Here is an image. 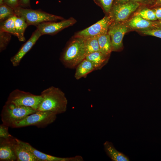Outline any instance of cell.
Segmentation results:
<instances>
[{
  "label": "cell",
  "instance_id": "21",
  "mask_svg": "<svg viewBox=\"0 0 161 161\" xmlns=\"http://www.w3.org/2000/svg\"><path fill=\"white\" fill-rule=\"evenodd\" d=\"M16 16H14L0 22V31L5 32L17 37L15 28Z\"/></svg>",
  "mask_w": 161,
  "mask_h": 161
},
{
  "label": "cell",
  "instance_id": "9",
  "mask_svg": "<svg viewBox=\"0 0 161 161\" xmlns=\"http://www.w3.org/2000/svg\"><path fill=\"white\" fill-rule=\"evenodd\" d=\"M111 22L108 16L106 15L102 19L83 30L76 32L73 37L86 39L97 38L107 33L109 27Z\"/></svg>",
  "mask_w": 161,
  "mask_h": 161
},
{
  "label": "cell",
  "instance_id": "29",
  "mask_svg": "<svg viewBox=\"0 0 161 161\" xmlns=\"http://www.w3.org/2000/svg\"><path fill=\"white\" fill-rule=\"evenodd\" d=\"M151 0H114L113 4L123 3L129 1H133L139 3L144 5L149 4Z\"/></svg>",
  "mask_w": 161,
  "mask_h": 161
},
{
  "label": "cell",
  "instance_id": "16",
  "mask_svg": "<svg viewBox=\"0 0 161 161\" xmlns=\"http://www.w3.org/2000/svg\"><path fill=\"white\" fill-rule=\"evenodd\" d=\"M104 150L108 157L113 161H129L128 157L117 150L111 142L106 141L103 144Z\"/></svg>",
  "mask_w": 161,
  "mask_h": 161
},
{
  "label": "cell",
  "instance_id": "14",
  "mask_svg": "<svg viewBox=\"0 0 161 161\" xmlns=\"http://www.w3.org/2000/svg\"><path fill=\"white\" fill-rule=\"evenodd\" d=\"M126 21L131 31L156 28L155 21L147 20L137 15H134Z\"/></svg>",
  "mask_w": 161,
  "mask_h": 161
},
{
  "label": "cell",
  "instance_id": "23",
  "mask_svg": "<svg viewBox=\"0 0 161 161\" xmlns=\"http://www.w3.org/2000/svg\"><path fill=\"white\" fill-rule=\"evenodd\" d=\"M84 46L86 55L92 52L100 51L97 38L85 39Z\"/></svg>",
  "mask_w": 161,
  "mask_h": 161
},
{
  "label": "cell",
  "instance_id": "8",
  "mask_svg": "<svg viewBox=\"0 0 161 161\" xmlns=\"http://www.w3.org/2000/svg\"><path fill=\"white\" fill-rule=\"evenodd\" d=\"M130 31L126 21L111 23L107 33L110 38L112 52H120L123 49V38L127 32Z\"/></svg>",
  "mask_w": 161,
  "mask_h": 161
},
{
  "label": "cell",
  "instance_id": "25",
  "mask_svg": "<svg viewBox=\"0 0 161 161\" xmlns=\"http://www.w3.org/2000/svg\"><path fill=\"white\" fill-rule=\"evenodd\" d=\"M114 0H93L94 2L100 7L106 16H108L111 10Z\"/></svg>",
  "mask_w": 161,
  "mask_h": 161
},
{
  "label": "cell",
  "instance_id": "11",
  "mask_svg": "<svg viewBox=\"0 0 161 161\" xmlns=\"http://www.w3.org/2000/svg\"><path fill=\"white\" fill-rule=\"evenodd\" d=\"M41 35L37 29L32 33L29 39L22 45L18 52L10 58V62L13 66H17L19 65L24 56L31 49Z\"/></svg>",
  "mask_w": 161,
  "mask_h": 161
},
{
  "label": "cell",
  "instance_id": "20",
  "mask_svg": "<svg viewBox=\"0 0 161 161\" xmlns=\"http://www.w3.org/2000/svg\"><path fill=\"white\" fill-rule=\"evenodd\" d=\"M28 26L27 23L23 18L16 16L15 21V28L17 37L20 41H25L24 33Z\"/></svg>",
  "mask_w": 161,
  "mask_h": 161
},
{
  "label": "cell",
  "instance_id": "7",
  "mask_svg": "<svg viewBox=\"0 0 161 161\" xmlns=\"http://www.w3.org/2000/svg\"><path fill=\"white\" fill-rule=\"evenodd\" d=\"M42 100L41 95H34L17 89L10 94L6 102L30 107L37 111Z\"/></svg>",
  "mask_w": 161,
  "mask_h": 161
},
{
  "label": "cell",
  "instance_id": "15",
  "mask_svg": "<svg viewBox=\"0 0 161 161\" xmlns=\"http://www.w3.org/2000/svg\"><path fill=\"white\" fill-rule=\"evenodd\" d=\"M17 161H41L30 151L24 147L16 138L14 145Z\"/></svg>",
  "mask_w": 161,
  "mask_h": 161
},
{
  "label": "cell",
  "instance_id": "24",
  "mask_svg": "<svg viewBox=\"0 0 161 161\" xmlns=\"http://www.w3.org/2000/svg\"><path fill=\"white\" fill-rule=\"evenodd\" d=\"M14 16L13 8L4 3L0 4V22Z\"/></svg>",
  "mask_w": 161,
  "mask_h": 161
},
{
  "label": "cell",
  "instance_id": "17",
  "mask_svg": "<svg viewBox=\"0 0 161 161\" xmlns=\"http://www.w3.org/2000/svg\"><path fill=\"white\" fill-rule=\"evenodd\" d=\"M109 58L100 51H98L86 55L85 58L91 63L95 70H96L101 69L106 64Z\"/></svg>",
  "mask_w": 161,
  "mask_h": 161
},
{
  "label": "cell",
  "instance_id": "13",
  "mask_svg": "<svg viewBox=\"0 0 161 161\" xmlns=\"http://www.w3.org/2000/svg\"><path fill=\"white\" fill-rule=\"evenodd\" d=\"M0 160L17 161L14 145L16 138L13 137L7 138L0 139Z\"/></svg>",
  "mask_w": 161,
  "mask_h": 161
},
{
  "label": "cell",
  "instance_id": "33",
  "mask_svg": "<svg viewBox=\"0 0 161 161\" xmlns=\"http://www.w3.org/2000/svg\"><path fill=\"white\" fill-rule=\"evenodd\" d=\"M147 6L151 8L157 7H161V0H156L152 4Z\"/></svg>",
  "mask_w": 161,
  "mask_h": 161
},
{
  "label": "cell",
  "instance_id": "27",
  "mask_svg": "<svg viewBox=\"0 0 161 161\" xmlns=\"http://www.w3.org/2000/svg\"><path fill=\"white\" fill-rule=\"evenodd\" d=\"M136 31L145 35H151L161 38V28H153Z\"/></svg>",
  "mask_w": 161,
  "mask_h": 161
},
{
  "label": "cell",
  "instance_id": "6",
  "mask_svg": "<svg viewBox=\"0 0 161 161\" xmlns=\"http://www.w3.org/2000/svg\"><path fill=\"white\" fill-rule=\"evenodd\" d=\"M143 5L133 1L114 3L108 16L111 23L125 22Z\"/></svg>",
  "mask_w": 161,
  "mask_h": 161
},
{
  "label": "cell",
  "instance_id": "4",
  "mask_svg": "<svg viewBox=\"0 0 161 161\" xmlns=\"http://www.w3.org/2000/svg\"><path fill=\"white\" fill-rule=\"evenodd\" d=\"M37 111L33 108L6 102L1 113L3 123L11 127L15 123L21 121Z\"/></svg>",
  "mask_w": 161,
  "mask_h": 161
},
{
  "label": "cell",
  "instance_id": "36",
  "mask_svg": "<svg viewBox=\"0 0 161 161\" xmlns=\"http://www.w3.org/2000/svg\"><path fill=\"white\" fill-rule=\"evenodd\" d=\"M3 0H0V4L3 3Z\"/></svg>",
  "mask_w": 161,
  "mask_h": 161
},
{
  "label": "cell",
  "instance_id": "30",
  "mask_svg": "<svg viewBox=\"0 0 161 161\" xmlns=\"http://www.w3.org/2000/svg\"><path fill=\"white\" fill-rule=\"evenodd\" d=\"M19 0H3V3L10 7L14 9L19 6Z\"/></svg>",
  "mask_w": 161,
  "mask_h": 161
},
{
  "label": "cell",
  "instance_id": "2",
  "mask_svg": "<svg viewBox=\"0 0 161 161\" xmlns=\"http://www.w3.org/2000/svg\"><path fill=\"white\" fill-rule=\"evenodd\" d=\"M84 42V39L73 37L67 44L60 59L66 67H76L85 58Z\"/></svg>",
  "mask_w": 161,
  "mask_h": 161
},
{
  "label": "cell",
  "instance_id": "10",
  "mask_svg": "<svg viewBox=\"0 0 161 161\" xmlns=\"http://www.w3.org/2000/svg\"><path fill=\"white\" fill-rule=\"evenodd\" d=\"M77 22L73 17L64 19L58 22L48 21L42 23L36 26L42 35L56 34L64 29L71 26Z\"/></svg>",
  "mask_w": 161,
  "mask_h": 161
},
{
  "label": "cell",
  "instance_id": "28",
  "mask_svg": "<svg viewBox=\"0 0 161 161\" xmlns=\"http://www.w3.org/2000/svg\"><path fill=\"white\" fill-rule=\"evenodd\" d=\"M9 126L2 123L0 125V138L7 139L13 136L8 132Z\"/></svg>",
  "mask_w": 161,
  "mask_h": 161
},
{
  "label": "cell",
  "instance_id": "19",
  "mask_svg": "<svg viewBox=\"0 0 161 161\" xmlns=\"http://www.w3.org/2000/svg\"><path fill=\"white\" fill-rule=\"evenodd\" d=\"M97 39L100 48V51L107 56L110 57L112 51V45L110 38L107 33L102 35Z\"/></svg>",
  "mask_w": 161,
  "mask_h": 161
},
{
  "label": "cell",
  "instance_id": "32",
  "mask_svg": "<svg viewBox=\"0 0 161 161\" xmlns=\"http://www.w3.org/2000/svg\"><path fill=\"white\" fill-rule=\"evenodd\" d=\"M19 6L25 8L30 7V0H19Z\"/></svg>",
  "mask_w": 161,
  "mask_h": 161
},
{
  "label": "cell",
  "instance_id": "35",
  "mask_svg": "<svg viewBox=\"0 0 161 161\" xmlns=\"http://www.w3.org/2000/svg\"><path fill=\"white\" fill-rule=\"evenodd\" d=\"M156 0H151L149 4L147 6H149L154 3Z\"/></svg>",
  "mask_w": 161,
  "mask_h": 161
},
{
  "label": "cell",
  "instance_id": "34",
  "mask_svg": "<svg viewBox=\"0 0 161 161\" xmlns=\"http://www.w3.org/2000/svg\"><path fill=\"white\" fill-rule=\"evenodd\" d=\"M156 28H161V20L155 21Z\"/></svg>",
  "mask_w": 161,
  "mask_h": 161
},
{
  "label": "cell",
  "instance_id": "1",
  "mask_svg": "<svg viewBox=\"0 0 161 161\" xmlns=\"http://www.w3.org/2000/svg\"><path fill=\"white\" fill-rule=\"evenodd\" d=\"M40 95L42 100L37 111L51 112L57 115L66 112L67 100L59 88L51 86L43 90Z\"/></svg>",
  "mask_w": 161,
  "mask_h": 161
},
{
  "label": "cell",
  "instance_id": "18",
  "mask_svg": "<svg viewBox=\"0 0 161 161\" xmlns=\"http://www.w3.org/2000/svg\"><path fill=\"white\" fill-rule=\"evenodd\" d=\"M95 70L91 63L85 58L76 66L75 77L78 80Z\"/></svg>",
  "mask_w": 161,
  "mask_h": 161
},
{
  "label": "cell",
  "instance_id": "26",
  "mask_svg": "<svg viewBox=\"0 0 161 161\" xmlns=\"http://www.w3.org/2000/svg\"><path fill=\"white\" fill-rule=\"evenodd\" d=\"M11 34L8 32L0 31V52L5 49L11 39Z\"/></svg>",
  "mask_w": 161,
  "mask_h": 161
},
{
  "label": "cell",
  "instance_id": "3",
  "mask_svg": "<svg viewBox=\"0 0 161 161\" xmlns=\"http://www.w3.org/2000/svg\"><path fill=\"white\" fill-rule=\"evenodd\" d=\"M14 10L15 15L23 18L28 26L34 25L36 27L43 22L64 19L61 16L47 13L40 9L33 10L18 6Z\"/></svg>",
  "mask_w": 161,
  "mask_h": 161
},
{
  "label": "cell",
  "instance_id": "12",
  "mask_svg": "<svg viewBox=\"0 0 161 161\" xmlns=\"http://www.w3.org/2000/svg\"><path fill=\"white\" fill-rule=\"evenodd\" d=\"M19 142L24 147L30 151L41 161H81L83 157L80 156L73 157H60L45 154L36 149L28 143L18 140Z\"/></svg>",
  "mask_w": 161,
  "mask_h": 161
},
{
  "label": "cell",
  "instance_id": "22",
  "mask_svg": "<svg viewBox=\"0 0 161 161\" xmlns=\"http://www.w3.org/2000/svg\"><path fill=\"white\" fill-rule=\"evenodd\" d=\"M141 9L136 11L134 15L140 16L143 19L151 21L157 20L155 13L153 10L146 5H143Z\"/></svg>",
  "mask_w": 161,
  "mask_h": 161
},
{
  "label": "cell",
  "instance_id": "31",
  "mask_svg": "<svg viewBox=\"0 0 161 161\" xmlns=\"http://www.w3.org/2000/svg\"><path fill=\"white\" fill-rule=\"evenodd\" d=\"M151 9L155 13L157 20H161V7H157Z\"/></svg>",
  "mask_w": 161,
  "mask_h": 161
},
{
  "label": "cell",
  "instance_id": "5",
  "mask_svg": "<svg viewBox=\"0 0 161 161\" xmlns=\"http://www.w3.org/2000/svg\"><path fill=\"white\" fill-rule=\"evenodd\" d=\"M57 115L51 112L37 111L23 120L15 123L12 127L18 128L34 126L38 128H44L54 122L57 118Z\"/></svg>",
  "mask_w": 161,
  "mask_h": 161
}]
</instances>
